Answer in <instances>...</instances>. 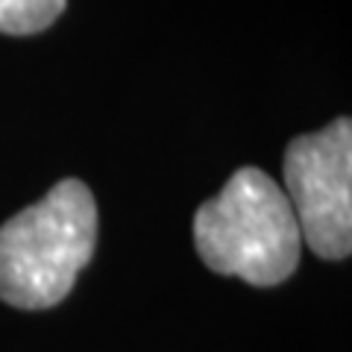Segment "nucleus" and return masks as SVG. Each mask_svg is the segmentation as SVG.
I'll return each mask as SVG.
<instances>
[{"label": "nucleus", "mask_w": 352, "mask_h": 352, "mask_svg": "<svg viewBox=\"0 0 352 352\" xmlns=\"http://www.w3.org/2000/svg\"><path fill=\"white\" fill-rule=\"evenodd\" d=\"M300 223L282 185L258 168L235 170L194 214V247L206 267L256 288L288 279L300 264Z\"/></svg>", "instance_id": "2"}, {"label": "nucleus", "mask_w": 352, "mask_h": 352, "mask_svg": "<svg viewBox=\"0 0 352 352\" xmlns=\"http://www.w3.org/2000/svg\"><path fill=\"white\" fill-rule=\"evenodd\" d=\"M65 12V0H0V32L36 36Z\"/></svg>", "instance_id": "4"}, {"label": "nucleus", "mask_w": 352, "mask_h": 352, "mask_svg": "<svg viewBox=\"0 0 352 352\" xmlns=\"http://www.w3.org/2000/svg\"><path fill=\"white\" fill-rule=\"evenodd\" d=\"M97 247V203L80 179H62L0 226V300L12 308L59 305Z\"/></svg>", "instance_id": "1"}, {"label": "nucleus", "mask_w": 352, "mask_h": 352, "mask_svg": "<svg viewBox=\"0 0 352 352\" xmlns=\"http://www.w3.org/2000/svg\"><path fill=\"white\" fill-rule=\"evenodd\" d=\"M285 197L300 235L320 258L340 261L352 250V120L294 138L285 150Z\"/></svg>", "instance_id": "3"}]
</instances>
